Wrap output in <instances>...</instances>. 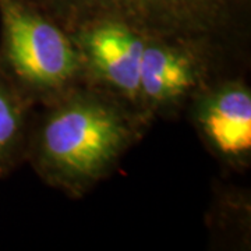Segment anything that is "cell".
I'll return each instance as SVG.
<instances>
[{
  "mask_svg": "<svg viewBox=\"0 0 251 251\" xmlns=\"http://www.w3.org/2000/svg\"><path fill=\"white\" fill-rule=\"evenodd\" d=\"M151 125L130 103L81 84L34 115L25 161L48 186L81 198L113 173Z\"/></svg>",
  "mask_w": 251,
  "mask_h": 251,
  "instance_id": "obj_1",
  "label": "cell"
},
{
  "mask_svg": "<svg viewBox=\"0 0 251 251\" xmlns=\"http://www.w3.org/2000/svg\"><path fill=\"white\" fill-rule=\"evenodd\" d=\"M0 70L35 106L85 84L72 34L28 0H0Z\"/></svg>",
  "mask_w": 251,
  "mask_h": 251,
  "instance_id": "obj_2",
  "label": "cell"
},
{
  "mask_svg": "<svg viewBox=\"0 0 251 251\" xmlns=\"http://www.w3.org/2000/svg\"><path fill=\"white\" fill-rule=\"evenodd\" d=\"M69 32L95 18H119L148 34L208 41L221 48L246 27L250 0H28Z\"/></svg>",
  "mask_w": 251,
  "mask_h": 251,
  "instance_id": "obj_3",
  "label": "cell"
},
{
  "mask_svg": "<svg viewBox=\"0 0 251 251\" xmlns=\"http://www.w3.org/2000/svg\"><path fill=\"white\" fill-rule=\"evenodd\" d=\"M225 49L208 41L148 34L140 69V102L144 116H176L208 82L219 75Z\"/></svg>",
  "mask_w": 251,
  "mask_h": 251,
  "instance_id": "obj_4",
  "label": "cell"
},
{
  "mask_svg": "<svg viewBox=\"0 0 251 251\" xmlns=\"http://www.w3.org/2000/svg\"><path fill=\"white\" fill-rule=\"evenodd\" d=\"M70 34L80 50L85 84L140 110V69L147 32L123 20L105 17L85 21Z\"/></svg>",
  "mask_w": 251,
  "mask_h": 251,
  "instance_id": "obj_5",
  "label": "cell"
},
{
  "mask_svg": "<svg viewBox=\"0 0 251 251\" xmlns=\"http://www.w3.org/2000/svg\"><path fill=\"white\" fill-rule=\"evenodd\" d=\"M191 123L200 140L224 166L251 165V90L242 77L218 75L190 100Z\"/></svg>",
  "mask_w": 251,
  "mask_h": 251,
  "instance_id": "obj_6",
  "label": "cell"
},
{
  "mask_svg": "<svg viewBox=\"0 0 251 251\" xmlns=\"http://www.w3.org/2000/svg\"><path fill=\"white\" fill-rule=\"evenodd\" d=\"M35 105L0 70V179L27 159Z\"/></svg>",
  "mask_w": 251,
  "mask_h": 251,
  "instance_id": "obj_7",
  "label": "cell"
}]
</instances>
